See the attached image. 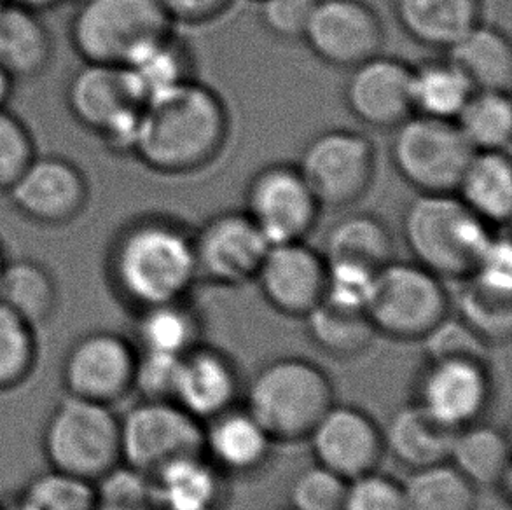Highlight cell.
<instances>
[{
    "label": "cell",
    "instance_id": "cell-6",
    "mask_svg": "<svg viewBox=\"0 0 512 510\" xmlns=\"http://www.w3.org/2000/svg\"><path fill=\"white\" fill-rule=\"evenodd\" d=\"M158 0H81L70 20V42L84 62L126 65L173 34Z\"/></svg>",
    "mask_w": 512,
    "mask_h": 510
},
{
    "label": "cell",
    "instance_id": "cell-17",
    "mask_svg": "<svg viewBox=\"0 0 512 510\" xmlns=\"http://www.w3.org/2000/svg\"><path fill=\"white\" fill-rule=\"evenodd\" d=\"M6 193L23 217L42 226L69 224L90 200L83 170L60 156H35Z\"/></svg>",
    "mask_w": 512,
    "mask_h": 510
},
{
    "label": "cell",
    "instance_id": "cell-29",
    "mask_svg": "<svg viewBox=\"0 0 512 510\" xmlns=\"http://www.w3.org/2000/svg\"><path fill=\"white\" fill-rule=\"evenodd\" d=\"M53 39L41 14L4 4L0 11V65L13 79H32L48 69Z\"/></svg>",
    "mask_w": 512,
    "mask_h": 510
},
{
    "label": "cell",
    "instance_id": "cell-5",
    "mask_svg": "<svg viewBox=\"0 0 512 510\" xmlns=\"http://www.w3.org/2000/svg\"><path fill=\"white\" fill-rule=\"evenodd\" d=\"M41 442L48 469L95 483L121 463L119 414L65 395L49 413Z\"/></svg>",
    "mask_w": 512,
    "mask_h": 510
},
{
    "label": "cell",
    "instance_id": "cell-38",
    "mask_svg": "<svg viewBox=\"0 0 512 510\" xmlns=\"http://www.w3.org/2000/svg\"><path fill=\"white\" fill-rule=\"evenodd\" d=\"M39 362L37 329L0 303V393L25 385Z\"/></svg>",
    "mask_w": 512,
    "mask_h": 510
},
{
    "label": "cell",
    "instance_id": "cell-42",
    "mask_svg": "<svg viewBox=\"0 0 512 510\" xmlns=\"http://www.w3.org/2000/svg\"><path fill=\"white\" fill-rule=\"evenodd\" d=\"M425 359H486L488 343L458 315L448 313L420 341Z\"/></svg>",
    "mask_w": 512,
    "mask_h": 510
},
{
    "label": "cell",
    "instance_id": "cell-51",
    "mask_svg": "<svg viewBox=\"0 0 512 510\" xmlns=\"http://www.w3.org/2000/svg\"><path fill=\"white\" fill-rule=\"evenodd\" d=\"M6 262V254H4V249H2V245H0V276H2V271H4V266H6Z\"/></svg>",
    "mask_w": 512,
    "mask_h": 510
},
{
    "label": "cell",
    "instance_id": "cell-2",
    "mask_svg": "<svg viewBox=\"0 0 512 510\" xmlns=\"http://www.w3.org/2000/svg\"><path fill=\"white\" fill-rule=\"evenodd\" d=\"M107 271L112 289L135 313L187 299L198 282L193 235L163 217L133 222L112 243Z\"/></svg>",
    "mask_w": 512,
    "mask_h": 510
},
{
    "label": "cell",
    "instance_id": "cell-40",
    "mask_svg": "<svg viewBox=\"0 0 512 510\" xmlns=\"http://www.w3.org/2000/svg\"><path fill=\"white\" fill-rule=\"evenodd\" d=\"M125 67L130 70L146 102L156 93L189 79L186 51L173 39V34L144 49Z\"/></svg>",
    "mask_w": 512,
    "mask_h": 510
},
{
    "label": "cell",
    "instance_id": "cell-10",
    "mask_svg": "<svg viewBox=\"0 0 512 510\" xmlns=\"http://www.w3.org/2000/svg\"><path fill=\"white\" fill-rule=\"evenodd\" d=\"M121 463L146 474L203 451V423L175 400L139 399L119 414Z\"/></svg>",
    "mask_w": 512,
    "mask_h": 510
},
{
    "label": "cell",
    "instance_id": "cell-9",
    "mask_svg": "<svg viewBox=\"0 0 512 510\" xmlns=\"http://www.w3.org/2000/svg\"><path fill=\"white\" fill-rule=\"evenodd\" d=\"M395 170L418 193H455L474 149L455 121L413 114L395 126Z\"/></svg>",
    "mask_w": 512,
    "mask_h": 510
},
{
    "label": "cell",
    "instance_id": "cell-36",
    "mask_svg": "<svg viewBox=\"0 0 512 510\" xmlns=\"http://www.w3.org/2000/svg\"><path fill=\"white\" fill-rule=\"evenodd\" d=\"M455 123L474 151L509 152L512 138L511 93L474 91Z\"/></svg>",
    "mask_w": 512,
    "mask_h": 510
},
{
    "label": "cell",
    "instance_id": "cell-16",
    "mask_svg": "<svg viewBox=\"0 0 512 510\" xmlns=\"http://www.w3.org/2000/svg\"><path fill=\"white\" fill-rule=\"evenodd\" d=\"M303 41L327 65L353 69L380 55L385 30L364 0H317Z\"/></svg>",
    "mask_w": 512,
    "mask_h": 510
},
{
    "label": "cell",
    "instance_id": "cell-32",
    "mask_svg": "<svg viewBox=\"0 0 512 510\" xmlns=\"http://www.w3.org/2000/svg\"><path fill=\"white\" fill-rule=\"evenodd\" d=\"M201 318L187 299L137 311L133 343L139 352L182 357L201 343Z\"/></svg>",
    "mask_w": 512,
    "mask_h": 510
},
{
    "label": "cell",
    "instance_id": "cell-11",
    "mask_svg": "<svg viewBox=\"0 0 512 510\" xmlns=\"http://www.w3.org/2000/svg\"><path fill=\"white\" fill-rule=\"evenodd\" d=\"M298 168L320 207L341 210L366 196L373 184L376 152L359 131H324L306 144Z\"/></svg>",
    "mask_w": 512,
    "mask_h": 510
},
{
    "label": "cell",
    "instance_id": "cell-44",
    "mask_svg": "<svg viewBox=\"0 0 512 510\" xmlns=\"http://www.w3.org/2000/svg\"><path fill=\"white\" fill-rule=\"evenodd\" d=\"M378 271L360 264H350V262H327V287L324 301L343 306L348 310L367 313V306L373 294L374 278Z\"/></svg>",
    "mask_w": 512,
    "mask_h": 510
},
{
    "label": "cell",
    "instance_id": "cell-3",
    "mask_svg": "<svg viewBox=\"0 0 512 510\" xmlns=\"http://www.w3.org/2000/svg\"><path fill=\"white\" fill-rule=\"evenodd\" d=\"M402 236L413 261L444 282H462L492 242L493 226L455 193H418L402 215Z\"/></svg>",
    "mask_w": 512,
    "mask_h": 510
},
{
    "label": "cell",
    "instance_id": "cell-20",
    "mask_svg": "<svg viewBox=\"0 0 512 510\" xmlns=\"http://www.w3.org/2000/svg\"><path fill=\"white\" fill-rule=\"evenodd\" d=\"M411 70L413 65L383 53L350 69L345 104L353 118L371 128L390 130L413 116Z\"/></svg>",
    "mask_w": 512,
    "mask_h": 510
},
{
    "label": "cell",
    "instance_id": "cell-43",
    "mask_svg": "<svg viewBox=\"0 0 512 510\" xmlns=\"http://www.w3.org/2000/svg\"><path fill=\"white\" fill-rule=\"evenodd\" d=\"M35 156L34 137L27 125L0 107V191L6 193Z\"/></svg>",
    "mask_w": 512,
    "mask_h": 510
},
{
    "label": "cell",
    "instance_id": "cell-28",
    "mask_svg": "<svg viewBox=\"0 0 512 510\" xmlns=\"http://www.w3.org/2000/svg\"><path fill=\"white\" fill-rule=\"evenodd\" d=\"M446 56L464 72L474 90L511 93L512 46L504 30L479 21L446 49Z\"/></svg>",
    "mask_w": 512,
    "mask_h": 510
},
{
    "label": "cell",
    "instance_id": "cell-31",
    "mask_svg": "<svg viewBox=\"0 0 512 510\" xmlns=\"http://www.w3.org/2000/svg\"><path fill=\"white\" fill-rule=\"evenodd\" d=\"M303 320L312 345L331 359H355L366 353L378 336L366 311L348 310L327 301Z\"/></svg>",
    "mask_w": 512,
    "mask_h": 510
},
{
    "label": "cell",
    "instance_id": "cell-45",
    "mask_svg": "<svg viewBox=\"0 0 512 510\" xmlns=\"http://www.w3.org/2000/svg\"><path fill=\"white\" fill-rule=\"evenodd\" d=\"M343 510H404L402 481L380 469L350 479L346 483Z\"/></svg>",
    "mask_w": 512,
    "mask_h": 510
},
{
    "label": "cell",
    "instance_id": "cell-46",
    "mask_svg": "<svg viewBox=\"0 0 512 510\" xmlns=\"http://www.w3.org/2000/svg\"><path fill=\"white\" fill-rule=\"evenodd\" d=\"M179 360L173 355L139 352L133 393H139L140 399L173 400Z\"/></svg>",
    "mask_w": 512,
    "mask_h": 510
},
{
    "label": "cell",
    "instance_id": "cell-18",
    "mask_svg": "<svg viewBox=\"0 0 512 510\" xmlns=\"http://www.w3.org/2000/svg\"><path fill=\"white\" fill-rule=\"evenodd\" d=\"M313 460L346 481L380 469L385 451L383 428L362 407L334 402L313 427Z\"/></svg>",
    "mask_w": 512,
    "mask_h": 510
},
{
    "label": "cell",
    "instance_id": "cell-14",
    "mask_svg": "<svg viewBox=\"0 0 512 510\" xmlns=\"http://www.w3.org/2000/svg\"><path fill=\"white\" fill-rule=\"evenodd\" d=\"M320 210L298 166H266L247 189L245 212L270 245L303 242L319 221Z\"/></svg>",
    "mask_w": 512,
    "mask_h": 510
},
{
    "label": "cell",
    "instance_id": "cell-53",
    "mask_svg": "<svg viewBox=\"0 0 512 510\" xmlns=\"http://www.w3.org/2000/svg\"><path fill=\"white\" fill-rule=\"evenodd\" d=\"M6 4V0H0V11H2V7Z\"/></svg>",
    "mask_w": 512,
    "mask_h": 510
},
{
    "label": "cell",
    "instance_id": "cell-22",
    "mask_svg": "<svg viewBox=\"0 0 512 510\" xmlns=\"http://www.w3.org/2000/svg\"><path fill=\"white\" fill-rule=\"evenodd\" d=\"M275 441L240 404L203 423V455L224 476H252L263 470Z\"/></svg>",
    "mask_w": 512,
    "mask_h": 510
},
{
    "label": "cell",
    "instance_id": "cell-41",
    "mask_svg": "<svg viewBox=\"0 0 512 510\" xmlns=\"http://www.w3.org/2000/svg\"><path fill=\"white\" fill-rule=\"evenodd\" d=\"M346 479L333 470L313 463L299 470L289 486V507L292 510H343Z\"/></svg>",
    "mask_w": 512,
    "mask_h": 510
},
{
    "label": "cell",
    "instance_id": "cell-8",
    "mask_svg": "<svg viewBox=\"0 0 512 510\" xmlns=\"http://www.w3.org/2000/svg\"><path fill=\"white\" fill-rule=\"evenodd\" d=\"M67 105L112 152L132 154L146 100L125 65L84 62L70 77Z\"/></svg>",
    "mask_w": 512,
    "mask_h": 510
},
{
    "label": "cell",
    "instance_id": "cell-4",
    "mask_svg": "<svg viewBox=\"0 0 512 510\" xmlns=\"http://www.w3.org/2000/svg\"><path fill=\"white\" fill-rule=\"evenodd\" d=\"M243 388L245 407L275 444L306 441L336 402L329 374L313 360L298 355L266 362Z\"/></svg>",
    "mask_w": 512,
    "mask_h": 510
},
{
    "label": "cell",
    "instance_id": "cell-24",
    "mask_svg": "<svg viewBox=\"0 0 512 510\" xmlns=\"http://www.w3.org/2000/svg\"><path fill=\"white\" fill-rule=\"evenodd\" d=\"M151 477L160 510H222L226 502L228 476L203 451L177 458Z\"/></svg>",
    "mask_w": 512,
    "mask_h": 510
},
{
    "label": "cell",
    "instance_id": "cell-50",
    "mask_svg": "<svg viewBox=\"0 0 512 510\" xmlns=\"http://www.w3.org/2000/svg\"><path fill=\"white\" fill-rule=\"evenodd\" d=\"M13 84V77L9 76L0 65V107H6L7 100L13 95Z\"/></svg>",
    "mask_w": 512,
    "mask_h": 510
},
{
    "label": "cell",
    "instance_id": "cell-21",
    "mask_svg": "<svg viewBox=\"0 0 512 510\" xmlns=\"http://www.w3.org/2000/svg\"><path fill=\"white\" fill-rule=\"evenodd\" d=\"M242 392L238 364L221 348L201 341L180 357L173 400L201 423L235 407Z\"/></svg>",
    "mask_w": 512,
    "mask_h": 510
},
{
    "label": "cell",
    "instance_id": "cell-7",
    "mask_svg": "<svg viewBox=\"0 0 512 510\" xmlns=\"http://www.w3.org/2000/svg\"><path fill=\"white\" fill-rule=\"evenodd\" d=\"M450 306L444 280L418 262L392 259L376 273L367 315L378 336L411 343L422 341Z\"/></svg>",
    "mask_w": 512,
    "mask_h": 510
},
{
    "label": "cell",
    "instance_id": "cell-37",
    "mask_svg": "<svg viewBox=\"0 0 512 510\" xmlns=\"http://www.w3.org/2000/svg\"><path fill=\"white\" fill-rule=\"evenodd\" d=\"M13 502L18 510H97L95 483L53 469L30 477Z\"/></svg>",
    "mask_w": 512,
    "mask_h": 510
},
{
    "label": "cell",
    "instance_id": "cell-15",
    "mask_svg": "<svg viewBox=\"0 0 512 510\" xmlns=\"http://www.w3.org/2000/svg\"><path fill=\"white\" fill-rule=\"evenodd\" d=\"M198 280L240 287L256 280L271 245L247 212H222L193 235Z\"/></svg>",
    "mask_w": 512,
    "mask_h": 510
},
{
    "label": "cell",
    "instance_id": "cell-19",
    "mask_svg": "<svg viewBox=\"0 0 512 510\" xmlns=\"http://www.w3.org/2000/svg\"><path fill=\"white\" fill-rule=\"evenodd\" d=\"M254 282L273 310L305 318L326 297L327 262L305 240L278 243L264 255Z\"/></svg>",
    "mask_w": 512,
    "mask_h": 510
},
{
    "label": "cell",
    "instance_id": "cell-33",
    "mask_svg": "<svg viewBox=\"0 0 512 510\" xmlns=\"http://www.w3.org/2000/svg\"><path fill=\"white\" fill-rule=\"evenodd\" d=\"M327 262H350L366 268H383L394 259V236L373 214H350L327 231Z\"/></svg>",
    "mask_w": 512,
    "mask_h": 510
},
{
    "label": "cell",
    "instance_id": "cell-25",
    "mask_svg": "<svg viewBox=\"0 0 512 510\" xmlns=\"http://www.w3.org/2000/svg\"><path fill=\"white\" fill-rule=\"evenodd\" d=\"M383 428L385 451L408 470L448 462L455 430L444 427L413 400L399 407Z\"/></svg>",
    "mask_w": 512,
    "mask_h": 510
},
{
    "label": "cell",
    "instance_id": "cell-23",
    "mask_svg": "<svg viewBox=\"0 0 512 510\" xmlns=\"http://www.w3.org/2000/svg\"><path fill=\"white\" fill-rule=\"evenodd\" d=\"M448 462L476 490L511 491V441L502 428L481 420L458 428Z\"/></svg>",
    "mask_w": 512,
    "mask_h": 510
},
{
    "label": "cell",
    "instance_id": "cell-49",
    "mask_svg": "<svg viewBox=\"0 0 512 510\" xmlns=\"http://www.w3.org/2000/svg\"><path fill=\"white\" fill-rule=\"evenodd\" d=\"M6 2L41 14L42 11H49V9L58 6L62 0H6Z\"/></svg>",
    "mask_w": 512,
    "mask_h": 510
},
{
    "label": "cell",
    "instance_id": "cell-1",
    "mask_svg": "<svg viewBox=\"0 0 512 510\" xmlns=\"http://www.w3.org/2000/svg\"><path fill=\"white\" fill-rule=\"evenodd\" d=\"M228 133L222 98L189 77L147 100L132 154L154 172H198L221 154Z\"/></svg>",
    "mask_w": 512,
    "mask_h": 510
},
{
    "label": "cell",
    "instance_id": "cell-39",
    "mask_svg": "<svg viewBox=\"0 0 512 510\" xmlns=\"http://www.w3.org/2000/svg\"><path fill=\"white\" fill-rule=\"evenodd\" d=\"M462 283L457 299L458 317L471 325L488 345L506 341L512 331V294L486 289L469 278Z\"/></svg>",
    "mask_w": 512,
    "mask_h": 510
},
{
    "label": "cell",
    "instance_id": "cell-52",
    "mask_svg": "<svg viewBox=\"0 0 512 510\" xmlns=\"http://www.w3.org/2000/svg\"><path fill=\"white\" fill-rule=\"evenodd\" d=\"M0 510H18V509H16V505H14L13 500H11V502H6V504H2V502H0Z\"/></svg>",
    "mask_w": 512,
    "mask_h": 510
},
{
    "label": "cell",
    "instance_id": "cell-26",
    "mask_svg": "<svg viewBox=\"0 0 512 510\" xmlns=\"http://www.w3.org/2000/svg\"><path fill=\"white\" fill-rule=\"evenodd\" d=\"M395 18L413 41L451 48L481 21V0H394Z\"/></svg>",
    "mask_w": 512,
    "mask_h": 510
},
{
    "label": "cell",
    "instance_id": "cell-48",
    "mask_svg": "<svg viewBox=\"0 0 512 510\" xmlns=\"http://www.w3.org/2000/svg\"><path fill=\"white\" fill-rule=\"evenodd\" d=\"M170 20L180 23H207L226 13L235 0H158Z\"/></svg>",
    "mask_w": 512,
    "mask_h": 510
},
{
    "label": "cell",
    "instance_id": "cell-27",
    "mask_svg": "<svg viewBox=\"0 0 512 510\" xmlns=\"http://www.w3.org/2000/svg\"><path fill=\"white\" fill-rule=\"evenodd\" d=\"M455 194L490 226H506L512 214V163L509 152H474Z\"/></svg>",
    "mask_w": 512,
    "mask_h": 510
},
{
    "label": "cell",
    "instance_id": "cell-30",
    "mask_svg": "<svg viewBox=\"0 0 512 510\" xmlns=\"http://www.w3.org/2000/svg\"><path fill=\"white\" fill-rule=\"evenodd\" d=\"M0 303L39 331L58 310L60 294L55 276L35 259H7L0 276Z\"/></svg>",
    "mask_w": 512,
    "mask_h": 510
},
{
    "label": "cell",
    "instance_id": "cell-12",
    "mask_svg": "<svg viewBox=\"0 0 512 510\" xmlns=\"http://www.w3.org/2000/svg\"><path fill=\"white\" fill-rule=\"evenodd\" d=\"M137 346L111 329L86 332L69 346L62 362L65 395L116 406L133 393Z\"/></svg>",
    "mask_w": 512,
    "mask_h": 510
},
{
    "label": "cell",
    "instance_id": "cell-54",
    "mask_svg": "<svg viewBox=\"0 0 512 510\" xmlns=\"http://www.w3.org/2000/svg\"><path fill=\"white\" fill-rule=\"evenodd\" d=\"M273 510H292L291 507H285V509H273Z\"/></svg>",
    "mask_w": 512,
    "mask_h": 510
},
{
    "label": "cell",
    "instance_id": "cell-34",
    "mask_svg": "<svg viewBox=\"0 0 512 510\" xmlns=\"http://www.w3.org/2000/svg\"><path fill=\"white\" fill-rule=\"evenodd\" d=\"M474 86L448 56L411 70L413 114L455 121L474 93Z\"/></svg>",
    "mask_w": 512,
    "mask_h": 510
},
{
    "label": "cell",
    "instance_id": "cell-35",
    "mask_svg": "<svg viewBox=\"0 0 512 510\" xmlns=\"http://www.w3.org/2000/svg\"><path fill=\"white\" fill-rule=\"evenodd\" d=\"M404 510H476L478 491L450 462L411 470L402 481Z\"/></svg>",
    "mask_w": 512,
    "mask_h": 510
},
{
    "label": "cell",
    "instance_id": "cell-47",
    "mask_svg": "<svg viewBox=\"0 0 512 510\" xmlns=\"http://www.w3.org/2000/svg\"><path fill=\"white\" fill-rule=\"evenodd\" d=\"M259 18L278 39H303L317 0H259Z\"/></svg>",
    "mask_w": 512,
    "mask_h": 510
},
{
    "label": "cell",
    "instance_id": "cell-13",
    "mask_svg": "<svg viewBox=\"0 0 512 510\" xmlns=\"http://www.w3.org/2000/svg\"><path fill=\"white\" fill-rule=\"evenodd\" d=\"M492 399L486 359H425L415 381L413 402L455 432L483 420Z\"/></svg>",
    "mask_w": 512,
    "mask_h": 510
}]
</instances>
